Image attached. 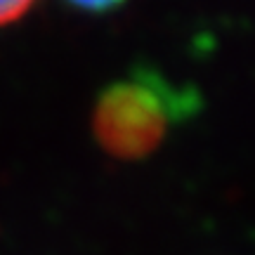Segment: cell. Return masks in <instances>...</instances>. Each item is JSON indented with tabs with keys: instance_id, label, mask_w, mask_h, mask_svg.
Masks as SVG:
<instances>
[{
	"instance_id": "6da1fadb",
	"label": "cell",
	"mask_w": 255,
	"mask_h": 255,
	"mask_svg": "<svg viewBox=\"0 0 255 255\" xmlns=\"http://www.w3.org/2000/svg\"><path fill=\"white\" fill-rule=\"evenodd\" d=\"M180 111L182 97L161 76H130L97 97L92 132L107 154L139 161L161 146Z\"/></svg>"
},
{
	"instance_id": "3957f363",
	"label": "cell",
	"mask_w": 255,
	"mask_h": 255,
	"mask_svg": "<svg viewBox=\"0 0 255 255\" xmlns=\"http://www.w3.org/2000/svg\"><path fill=\"white\" fill-rule=\"evenodd\" d=\"M66 2L85 12H109V9L119 7L123 0H66Z\"/></svg>"
},
{
	"instance_id": "7a4b0ae2",
	"label": "cell",
	"mask_w": 255,
	"mask_h": 255,
	"mask_svg": "<svg viewBox=\"0 0 255 255\" xmlns=\"http://www.w3.org/2000/svg\"><path fill=\"white\" fill-rule=\"evenodd\" d=\"M36 0H0V26L12 24L33 7Z\"/></svg>"
}]
</instances>
